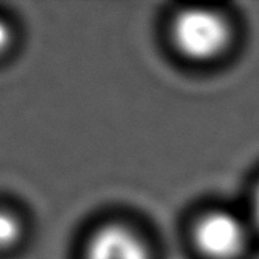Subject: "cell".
Here are the masks:
<instances>
[{
	"label": "cell",
	"mask_w": 259,
	"mask_h": 259,
	"mask_svg": "<svg viewBox=\"0 0 259 259\" xmlns=\"http://www.w3.org/2000/svg\"><path fill=\"white\" fill-rule=\"evenodd\" d=\"M171 38L184 58L202 63L218 58L227 50L231 41V28L218 12L190 7L176 13Z\"/></svg>",
	"instance_id": "1"
},
{
	"label": "cell",
	"mask_w": 259,
	"mask_h": 259,
	"mask_svg": "<svg viewBox=\"0 0 259 259\" xmlns=\"http://www.w3.org/2000/svg\"><path fill=\"white\" fill-rule=\"evenodd\" d=\"M192 240L207 259H236L246 244V231L235 215L215 210L195 222Z\"/></svg>",
	"instance_id": "2"
},
{
	"label": "cell",
	"mask_w": 259,
	"mask_h": 259,
	"mask_svg": "<svg viewBox=\"0 0 259 259\" xmlns=\"http://www.w3.org/2000/svg\"><path fill=\"white\" fill-rule=\"evenodd\" d=\"M84 259H153L146 241L133 228L120 223L105 225L89 238Z\"/></svg>",
	"instance_id": "3"
},
{
	"label": "cell",
	"mask_w": 259,
	"mask_h": 259,
	"mask_svg": "<svg viewBox=\"0 0 259 259\" xmlns=\"http://www.w3.org/2000/svg\"><path fill=\"white\" fill-rule=\"evenodd\" d=\"M23 225L9 208L0 207V249H9L20 241Z\"/></svg>",
	"instance_id": "4"
},
{
	"label": "cell",
	"mask_w": 259,
	"mask_h": 259,
	"mask_svg": "<svg viewBox=\"0 0 259 259\" xmlns=\"http://www.w3.org/2000/svg\"><path fill=\"white\" fill-rule=\"evenodd\" d=\"M12 41V35H10V28L7 26L5 22L0 20V53H4L7 48L10 46Z\"/></svg>",
	"instance_id": "5"
},
{
	"label": "cell",
	"mask_w": 259,
	"mask_h": 259,
	"mask_svg": "<svg viewBox=\"0 0 259 259\" xmlns=\"http://www.w3.org/2000/svg\"><path fill=\"white\" fill-rule=\"evenodd\" d=\"M251 213H253L254 223L259 227V186L256 187L253 194V200H251Z\"/></svg>",
	"instance_id": "6"
}]
</instances>
